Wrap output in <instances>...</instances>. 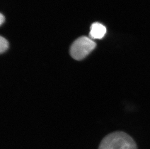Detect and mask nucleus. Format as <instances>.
<instances>
[{
	"label": "nucleus",
	"instance_id": "obj_4",
	"mask_svg": "<svg viewBox=\"0 0 150 149\" xmlns=\"http://www.w3.org/2000/svg\"><path fill=\"white\" fill-rule=\"evenodd\" d=\"M9 44L6 39L1 37L0 39V52L1 53H4L8 48Z\"/></svg>",
	"mask_w": 150,
	"mask_h": 149
},
{
	"label": "nucleus",
	"instance_id": "obj_3",
	"mask_svg": "<svg viewBox=\"0 0 150 149\" xmlns=\"http://www.w3.org/2000/svg\"><path fill=\"white\" fill-rule=\"evenodd\" d=\"M106 29L105 26L99 22H95L91 25L89 36L92 39H100L106 34Z\"/></svg>",
	"mask_w": 150,
	"mask_h": 149
},
{
	"label": "nucleus",
	"instance_id": "obj_2",
	"mask_svg": "<svg viewBox=\"0 0 150 149\" xmlns=\"http://www.w3.org/2000/svg\"><path fill=\"white\" fill-rule=\"evenodd\" d=\"M96 46V44L88 37H80L71 46L69 53L76 60H82L86 58Z\"/></svg>",
	"mask_w": 150,
	"mask_h": 149
},
{
	"label": "nucleus",
	"instance_id": "obj_1",
	"mask_svg": "<svg viewBox=\"0 0 150 149\" xmlns=\"http://www.w3.org/2000/svg\"><path fill=\"white\" fill-rule=\"evenodd\" d=\"M98 149H137V146L129 135L122 131H116L102 139Z\"/></svg>",
	"mask_w": 150,
	"mask_h": 149
},
{
	"label": "nucleus",
	"instance_id": "obj_5",
	"mask_svg": "<svg viewBox=\"0 0 150 149\" xmlns=\"http://www.w3.org/2000/svg\"><path fill=\"white\" fill-rule=\"evenodd\" d=\"M5 20V18H4V15H3L2 14H1L0 15V24L2 25L3 23L4 22Z\"/></svg>",
	"mask_w": 150,
	"mask_h": 149
}]
</instances>
